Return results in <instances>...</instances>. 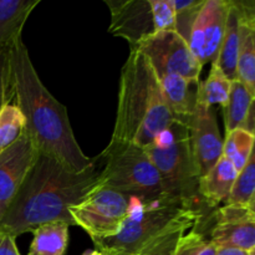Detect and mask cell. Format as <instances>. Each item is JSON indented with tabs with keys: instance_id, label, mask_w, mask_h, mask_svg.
<instances>
[{
	"instance_id": "cell-1",
	"label": "cell",
	"mask_w": 255,
	"mask_h": 255,
	"mask_svg": "<svg viewBox=\"0 0 255 255\" xmlns=\"http://www.w3.org/2000/svg\"><path fill=\"white\" fill-rule=\"evenodd\" d=\"M6 52L12 100L24 116L25 132L37 153L72 172L86 171L96 158L86 156L77 143L66 106L44 86L21 37Z\"/></svg>"
},
{
	"instance_id": "cell-2",
	"label": "cell",
	"mask_w": 255,
	"mask_h": 255,
	"mask_svg": "<svg viewBox=\"0 0 255 255\" xmlns=\"http://www.w3.org/2000/svg\"><path fill=\"white\" fill-rule=\"evenodd\" d=\"M99 157L86 171L72 172L55 159L39 153L0 218V232L16 239L51 222L75 226L70 208L99 184Z\"/></svg>"
},
{
	"instance_id": "cell-3",
	"label": "cell",
	"mask_w": 255,
	"mask_h": 255,
	"mask_svg": "<svg viewBox=\"0 0 255 255\" xmlns=\"http://www.w3.org/2000/svg\"><path fill=\"white\" fill-rule=\"evenodd\" d=\"M173 121L153 67L146 56L132 50L121 70L111 139L144 149Z\"/></svg>"
},
{
	"instance_id": "cell-4",
	"label": "cell",
	"mask_w": 255,
	"mask_h": 255,
	"mask_svg": "<svg viewBox=\"0 0 255 255\" xmlns=\"http://www.w3.org/2000/svg\"><path fill=\"white\" fill-rule=\"evenodd\" d=\"M201 218L196 207L166 193L149 198L129 196L128 214L120 231L92 242L102 255H136L167 229L183 223L196 226Z\"/></svg>"
},
{
	"instance_id": "cell-5",
	"label": "cell",
	"mask_w": 255,
	"mask_h": 255,
	"mask_svg": "<svg viewBox=\"0 0 255 255\" xmlns=\"http://www.w3.org/2000/svg\"><path fill=\"white\" fill-rule=\"evenodd\" d=\"M157 169L163 192L196 207L199 174L192 154L187 125L174 120L156 141L144 148Z\"/></svg>"
},
{
	"instance_id": "cell-6",
	"label": "cell",
	"mask_w": 255,
	"mask_h": 255,
	"mask_svg": "<svg viewBox=\"0 0 255 255\" xmlns=\"http://www.w3.org/2000/svg\"><path fill=\"white\" fill-rule=\"evenodd\" d=\"M99 158L104 162L99 178L101 187L146 198L164 194L158 172L141 147L111 139Z\"/></svg>"
},
{
	"instance_id": "cell-7",
	"label": "cell",
	"mask_w": 255,
	"mask_h": 255,
	"mask_svg": "<svg viewBox=\"0 0 255 255\" xmlns=\"http://www.w3.org/2000/svg\"><path fill=\"white\" fill-rule=\"evenodd\" d=\"M111 12L109 31L127 40L131 50L152 35L176 29L171 0H105Z\"/></svg>"
},
{
	"instance_id": "cell-8",
	"label": "cell",
	"mask_w": 255,
	"mask_h": 255,
	"mask_svg": "<svg viewBox=\"0 0 255 255\" xmlns=\"http://www.w3.org/2000/svg\"><path fill=\"white\" fill-rule=\"evenodd\" d=\"M129 196L97 184L76 206L70 208L75 226L90 238L112 237L120 231L128 214Z\"/></svg>"
},
{
	"instance_id": "cell-9",
	"label": "cell",
	"mask_w": 255,
	"mask_h": 255,
	"mask_svg": "<svg viewBox=\"0 0 255 255\" xmlns=\"http://www.w3.org/2000/svg\"><path fill=\"white\" fill-rule=\"evenodd\" d=\"M133 50L147 57L157 77L177 75L184 79L199 80L203 69L192 54L188 44L174 30L157 32Z\"/></svg>"
},
{
	"instance_id": "cell-10",
	"label": "cell",
	"mask_w": 255,
	"mask_h": 255,
	"mask_svg": "<svg viewBox=\"0 0 255 255\" xmlns=\"http://www.w3.org/2000/svg\"><path fill=\"white\" fill-rule=\"evenodd\" d=\"M229 6L231 0H206L194 20L187 44L202 67L217 57L224 36Z\"/></svg>"
},
{
	"instance_id": "cell-11",
	"label": "cell",
	"mask_w": 255,
	"mask_h": 255,
	"mask_svg": "<svg viewBox=\"0 0 255 255\" xmlns=\"http://www.w3.org/2000/svg\"><path fill=\"white\" fill-rule=\"evenodd\" d=\"M186 125L192 154L201 178L223 156V138L219 132L213 107L197 101L193 115Z\"/></svg>"
},
{
	"instance_id": "cell-12",
	"label": "cell",
	"mask_w": 255,
	"mask_h": 255,
	"mask_svg": "<svg viewBox=\"0 0 255 255\" xmlns=\"http://www.w3.org/2000/svg\"><path fill=\"white\" fill-rule=\"evenodd\" d=\"M209 241L217 247L255 251V204H226L216 212Z\"/></svg>"
},
{
	"instance_id": "cell-13",
	"label": "cell",
	"mask_w": 255,
	"mask_h": 255,
	"mask_svg": "<svg viewBox=\"0 0 255 255\" xmlns=\"http://www.w3.org/2000/svg\"><path fill=\"white\" fill-rule=\"evenodd\" d=\"M37 154L25 131L15 143L0 153V218L36 162Z\"/></svg>"
},
{
	"instance_id": "cell-14",
	"label": "cell",
	"mask_w": 255,
	"mask_h": 255,
	"mask_svg": "<svg viewBox=\"0 0 255 255\" xmlns=\"http://www.w3.org/2000/svg\"><path fill=\"white\" fill-rule=\"evenodd\" d=\"M236 1L238 7V55L236 80L255 96V5L253 1Z\"/></svg>"
},
{
	"instance_id": "cell-15",
	"label": "cell",
	"mask_w": 255,
	"mask_h": 255,
	"mask_svg": "<svg viewBox=\"0 0 255 255\" xmlns=\"http://www.w3.org/2000/svg\"><path fill=\"white\" fill-rule=\"evenodd\" d=\"M166 104L174 120L184 122L193 115L197 105L199 80H189L177 75H164L158 77Z\"/></svg>"
},
{
	"instance_id": "cell-16",
	"label": "cell",
	"mask_w": 255,
	"mask_h": 255,
	"mask_svg": "<svg viewBox=\"0 0 255 255\" xmlns=\"http://www.w3.org/2000/svg\"><path fill=\"white\" fill-rule=\"evenodd\" d=\"M237 176L238 171L236 167L222 156L219 161L199 178L198 194L201 201L212 208L227 202Z\"/></svg>"
},
{
	"instance_id": "cell-17",
	"label": "cell",
	"mask_w": 255,
	"mask_h": 255,
	"mask_svg": "<svg viewBox=\"0 0 255 255\" xmlns=\"http://www.w3.org/2000/svg\"><path fill=\"white\" fill-rule=\"evenodd\" d=\"M40 0H0V47L7 49L21 37L22 27Z\"/></svg>"
},
{
	"instance_id": "cell-18",
	"label": "cell",
	"mask_w": 255,
	"mask_h": 255,
	"mask_svg": "<svg viewBox=\"0 0 255 255\" xmlns=\"http://www.w3.org/2000/svg\"><path fill=\"white\" fill-rule=\"evenodd\" d=\"M69 228L65 222L42 224L31 232L27 255H65L69 247Z\"/></svg>"
},
{
	"instance_id": "cell-19",
	"label": "cell",
	"mask_w": 255,
	"mask_h": 255,
	"mask_svg": "<svg viewBox=\"0 0 255 255\" xmlns=\"http://www.w3.org/2000/svg\"><path fill=\"white\" fill-rule=\"evenodd\" d=\"M238 7L236 1L231 0L228 17H227L226 30L222 40L221 47L214 59L221 71L231 81L236 80L237 76V55H238Z\"/></svg>"
},
{
	"instance_id": "cell-20",
	"label": "cell",
	"mask_w": 255,
	"mask_h": 255,
	"mask_svg": "<svg viewBox=\"0 0 255 255\" xmlns=\"http://www.w3.org/2000/svg\"><path fill=\"white\" fill-rule=\"evenodd\" d=\"M255 96L238 80L231 85L227 104L223 107L226 134L237 128H243L251 110L254 107Z\"/></svg>"
},
{
	"instance_id": "cell-21",
	"label": "cell",
	"mask_w": 255,
	"mask_h": 255,
	"mask_svg": "<svg viewBox=\"0 0 255 255\" xmlns=\"http://www.w3.org/2000/svg\"><path fill=\"white\" fill-rule=\"evenodd\" d=\"M211 64L212 67L207 80L199 82L197 101L208 107L219 105L223 109L228 100L232 81L221 71L216 62L213 61Z\"/></svg>"
},
{
	"instance_id": "cell-22",
	"label": "cell",
	"mask_w": 255,
	"mask_h": 255,
	"mask_svg": "<svg viewBox=\"0 0 255 255\" xmlns=\"http://www.w3.org/2000/svg\"><path fill=\"white\" fill-rule=\"evenodd\" d=\"M254 141V133L244 128L229 132L226 134V139H223V157L239 172L253 154Z\"/></svg>"
},
{
	"instance_id": "cell-23",
	"label": "cell",
	"mask_w": 255,
	"mask_h": 255,
	"mask_svg": "<svg viewBox=\"0 0 255 255\" xmlns=\"http://www.w3.org/2000/svg\"><path fill=\"white\" fill-rule=\"evenodd\" d=\"M255 154L251 156L246 166L238 172L236 182L229 193L226 204L251 206L255 204Z\"/></svg>"
},
{
	"instance_id": "cell-24",
	"label": "cell",
	"mask_w": 255,
	"mask_h": 255,
	"mask_svg": "<svg viewBox=\"0 0 255 255\" xmlns=\"http://www.w3.org/2000/svg\"><path fill=\"white\" fill-rule=\"evenodd\" d=\"M25 131L21 111L15 104L5 105L0 110V153L20 138Z\"/></svg>"
},
{
	"instance_id": "cell-25",
	"label": "cell",
	"mask_w": 255,
	"mask_h": 255,
	"mask_svg": "<svg viewBox=\"0 0 255 255\" xmlns=\"http://www.w3.org/2000/svg\"><path fill=\"white\" fill-rule=\"evenodd\" d=\"M193 227L196 226L189 223L177 224L159 234L157 238L152 239L136 255H174L181 237Z\"/></svg>"
},
{
	"instance_id": "cell-26",
	"label": "cell",
	"mask_w": 255,
	"mask_h": 255,
	"mask_svg": "<svg viewBox=\"0 0 255 255\" xmlns=\"http://www.w3.org/2000/svg\"><path fill=\"white\" fill-rule=\"evenodd\" d=\"M204 1L206 0H171L176 17L174 31L186 42L188 41L193 22Z\"/></svg>"
},
{
	"instance_id": "cell-27",
	"label": "cell",
	"mask_w": 255,
	"mask_h": 255,
	"mask_svg": "<svg viewBox=\"0 0 255 255\" xmlns=\"http://www.w3.org/2000/svg\"><path fill=\"white\" fill-rule=\"evenodd\" d=\"M217 247L196 231V227L186 232L177 244L174 255H216Z\"/></svg>"
},
{
	"instance_id": "cell-28",
	"label": "cell",
	"mask_w": 255,
	"mask_h": 255,
	"mask_svg": "<svg viewBox=\"0 0 255 255\" xmlns=\"http://www.w3.org/2000/svg\"><path fill=\"white\" fill-rule=\"evenodd\" d=\"M12 100L6 49L0 47V110Z\"/></svg>"
},
{
	"instance_id": "cell-29",
	"label": "cell",
	"mask_w": 255,
	"mask_h": 255,
	"mask_svg": "<svg viewBox=\"0 0 255 255\" xmlns=\"http://www.w3.org/2000/svg\"><path fill=\"white\" fill-rule=\"evenodd\" d=\"M0 255H20L15 238L0 232Z\"/></svg>"
},
{
	"instance_id": "cell-30",
	"label": "cell",
	"mask_w": 255,
	"mask_h": 255,
	"mask_svg": "<svg viewBox=\"0 0 255 255\" xmlns=\"http://www.w3.org/2000/svg\"><path fill=\"white\" fill-rule=\"evenodd\" d=\"M216 255H255V251L248 252L238 248H228V247H221L217 248Z\"/></svg>"
},
{
	"instance_id": "cell-31",
	"label": "cell",
	"mask_w": 255,
	"mask_h": 255,
	"mask_svg": "<svg viewBox=\"0 0 255 255\" xmlns=\"http://www.w3.org/2000/svg\"><path fill=\"white\" fill-rule=\"evenodd\" d=\"M82 255H102L101 253H100L99 251H96V249H94V251H87V252H85L84 254Z\"/></svg>"
}]
</instances>
